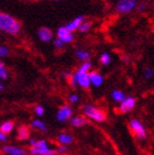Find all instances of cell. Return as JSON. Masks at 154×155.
<instances>
[{"mask_svg": "<svg viewBox=\"0 0 154 155\" xmlns=\"http://www.w3.org/2000/svg\"><path fill=\"white\" fill-rule=\"evenodd\" d=\"M28 143L30 145L29 153L31 155H59L56 149L51 147L48 141L31 137Z\"/></svg>", "mask_w": 154, "mask_h": 155, "instance_id": "1", "label": "cell"}, {"mask_svg": "<svg viewBox=\"0 0 154 155\" xmlns=\"http://www.w3.org/2000/svg\"><path fill=\"white\" fill-rule=\"evenodd\" d=\"M145 8H146V5H145V3H140L139 7H138V10H139V11H143V10H145Z\"/></svg>", "mask_w": 154, "mask_h": 155, "instance_id": "32", "label": "cell"}, {"mask_svg": "<svg viewBox=\"0 0 154 155\" xmlns=\"http://www.w3.org/2000/svg\"><path fill=\"white\" fill-rule=\"evenodd\" d=\"M79 99H80V97H79V95H78V94L73 93V94H71V95L68 96L67 100H68V102H69V104H77V102L79 101Z\"/></svg>", "mask_w": 154, "mask_h": 155, "instance_id": "26", "label": "cell"}, {"mask_svg": "<svg viewBox=\"0 0 154 155\" xmlns=\"http://www.w3.org/2000/svg\"><path fill=\"white\" fill-rule=\"evenodd\" d=\"M89 76H90L92 85L94 87H100L104 84V77H102V75L100 73L96 72V71H92L89 73Z\"/></svg>", "mask_w": 154, "mask_h": 155, "instance_id": "17", "label": "cell"}, {"mask_svg": "<svg viewBox=\"0 0 154 155\" xmlns=\"http://www.w3.org/2000/svg\"><path fill=\"white\" fill-rule=\"evenodd\" d=\"M69 124L75 128H82L88 124V119L85 116H74L69 120Z\"/></svg>", "mask_w": 154, "mask_h": 155, "instance_id": "16", "label": "cell"}, {"mask_svg": "<svg viewBox=\"0 0 154 155\" xmlns=\"http://www.w3.org/2000/svg\"><path fill=\"white\" fill-rule=\"evenodd\" d=\"M0 78H1V81L8 79V71L3 63H0Z\"/></svg>", "mask_w": 154, "mask_h": 155, "instance_id": "23", "label": "cell"}, {"mask_svg": "<svg viewBox=\"0 0 154 155\" xmlns=\"http://www.w3.org/2000/svg\"><path fill=\"white\" fill-rule=\"evenodd\" d=\"M30 129L35 130V131L42 132V133H46L48 132V127L41 119H33L30 123Z\"/></svg>", "mask_w": 154, "mask_h": 155, "instance_id": "15", "label": "cell"}, {"mask_svg": "<svg viewBox=\"0 0 154 155\" xmlns=\"http://www.w3.org/2000/svg\"><path fill=\"white\" fill-rule=\"evenodd\" d=\"M38 36L42 42H50L53 39V32H52L51 29H49V28L43 27V28H41V29H38Z\"/></svg>", "mask_w": 154, "mask_h": 155, "instance_id": "14", "label": "cell"}, {"mask_svg": "<svg viewBox=\"0 0 154 155\" xmlns=\"http://www.w3.org/2000/svg\"><path fill=\"white\" fill-rule=\"evenodd\" d=\"M136 101L133 97H127V98L120 104V106H119V111H120L121 114L130 112V111L136 107Z\"/></svg>", "mask_w": 154, "mask_h": 155, "instance_id": "10", "label": "cell"}, {"mask_svg": "<svg viewBox=\"0 0 154 155\" xmlns=\"http://www.w3.org/2000/svg\"><path fill=\"white\" fill-rule=\"evenodd\" d=\"M84 21H85V17H84V15H78V17H76L75 19H73L71 22H68L65 27L67 28L71 32L74 33V31L79 30L80 25H82V23H83Z\"/></svg>", "mask_w": 154, "mask_h": 155, "instance_id": "13", "label": "cell"}, {"mask_svg": "<svg viewBox=\"0 0 154 155\" xmlns=\"http://www.w3.org/2000/svg\"><path fill=\"white\" fill-rule=\"evenodd\" d=\"M7 140H8V137H7V134H5V133H1V132H0V141H1V142H7Z\"/></svg>", "mask_w": 154, "mask_h": 155, "instance_id": "31", "label": "cell"}, {"mask_svg": "<svg viewBox=\"0 0 154 155\" xmlns=\"http://www.w3.org/2000/svg\"><path fill=\"white\" fill-rule=\"evenodd\" d=\"M76 57L79 61H83V62H87L90 58V54L88 51H85V50H78L76 52Z\"/></svg>", "mask_w": 154, "mask_h": 155, "instance_id": "20", "label": "cell"}, {"mask_svg": "<svg viewBox=\"0 0 154 155\" xmlns=\"http://www.w3.org/2000/svg\"><path fill=\"white\" fill-rule=\"evenodd\" d=\"M1 152L5 155H28L29 151L22 146L17 145H3L1 147Z\"/></svg>", "mask_w": 154, "mask_h": 155, "instance_id": "8", "label": "cell"}, {"mask_svg": "<svg viewBox=\"0 0 154 155\" xmlns=\"http://www.w3.org/2000/svg\"><path fill=\"white\" fill-rule=\"evenodd\" d=\"M34 114L38 118H41V117L44 116V107L41 106V104H38L34 107Z\"/></svg>", "mask_w": 154, "mask_h": 155, "instance_id": "25", "label": "cell"}, {"mask_svg": "<svg viewBox=\"0 0 154 155\" xmlns=\"http://www.w3.org/2000/svg\"><path fill=\"white\" fill-rule=\"evenodd\" d=\"M54 1H59V0H54Z\"/></svg>", "mask_w": 154, "mask_h": 155, "instance_id": "33", "label": "cell"}, {"mask_svg": "<svg viewBox=\"0 0 154 155\" xmlns=\"http://www.w3.org/2000/svg\"><path fill=\"white\" fill-rule=\"evenodd\" d=\"M9 48H7L6 45H1L0 46V56L1 57H6L9 55Z\"/></svg>", "mask_w": 154, "mask_h": 155, "instance_id": "29", "label": "cell"}, {"mask_svg": "<svg viewBox=\"0 0 154 155\" xmlns=\"http://www.w3.org/2000/svg\"><path fill=\"white\" fill-rule=\"evenodd\" d=\"M64 45H65V43H64V42H62L61 40H59V39L54 40V48H57V50H61V48H64Z\"/></svg>", "mask_w": 154, "mask_h": 155, "instance_id": "30", "label": "cell"}, {"mask_svg": "<svg viewBox=\"0 0 154 155\" xmlns=\"http://www.w3.org/2000/svg\"><path fill=\"white\" fill-rule=\"evenodd\" d=\"M30 127L27 125H20L17 129V139L19 141H29L31 137H30Z\"/></svg>", "mask_w": 154, "mask_h": 155, "instance_id": "12", "label": "cell"}, {"mask_svg": "<svg viewBox=\"0 0 154 155\" xmlns=\"http://www.w3.org/2000/svg\"><path fill=\"white\" fill-rule=\"evenodd\" d=\"M136 5H138V0H119L116 5V10L121 15H126L132 11L136 7Z\"/></svg>", "mask_w": 154, "mask_h": 155, "instance_id": "6", "label": "cell"}, {"mask_svg": "<svg viewBox=\"0 0 154 155\" xmlns=\"http://www.w3.org/2000/svg\"><path fill=\"white\" fill-rule=\"evenodd\" d=\"M92 63L89 62V61H87V62H83V64L78 67V69L77 71H80V72H84V73H90L92 71Z\"/></svg>", "mask_w": 154, "mask_h": 155, "instance_id": "21", "label": "cell"}, {"mask_svg": "<svg viewBox=\"0 0 154 155\" xmlns=\"http://www.w3.org/2000/svg\"><path fill=\"white\" fill-rule=\"evenodd\" d=\"M56 141L57 143L61 144V145L68 146L74 143V137L71 133H68V132H61V133L57 134Z\"/></svg>", "mask_w": 154, "mask_h": 155, "instance_id": "11", "label": "cell"}, {"mask_svg": "<svg viewBox=\"0 0 154 155\" xmlns=\"http://www.w3.org/2000/svg\"><path fill=\"white\" fill-rule=\"evenodd\" d=\"M90 28H92V22H90V21H84L83 23H82V25H80V28H79V31L80 32H83V33L88 32Z\"/></svg>", "mask_w": 154, "mask_h": 155, "instance_id": "24", "label": "cell"}, {"mask_svg": "<svg viewBox=\"0 0 154 155\" xmlns=\"http://www.w3.org/2000/svg\"><path fill=\"white\" fill-rule=\"evenodd\" d=\"M111 98H112V100L115 102L121 104L127 97H126L123 91H121V90H119V89H115V90H112V93H111Z\"/></svg>", "mask_w": 154, "mask_h": 155, "instance_id": "19", "label": "cell"}, {"mask_svg": "<svg viewBox=\"0 0 154 155\" xmlns=\"http://www.w3.org/2000/svg\"><path fill=\"white\" fill-rule=\"evenodd\" d=\"M13 130H15V122L11 121V120L3 121V122L0 124V132H1V133L10 134Z\"/></svg>", "mask_w": 154, "mask_h": 155, "instance_id": "18", "label": "cell"}, {"mask_svg": "<svg viewBox=\"0 0 154 155\" xmlns=\"http://www.w3.org/2000/svg\"><path fill=\"white\" fill-rule=\"evenodd\" d=\"M0 30L10 35H17L21 30V24L15 17L9 13H0Z\"/></svg>", "mask_w": 154, "mask_h": 155, "instance_id": "2", "label": "cell"}, {"mask_svg": "<svg viewBox=\"0 0 154 155\" xmlns=\"http://www.w3.org/2000/svg\"><path fill=\"white\" fill-rule=\"evenodd\" d=\"M74 74L75 81H76L77 87H80L83 89H88L92 86V81H90V76L89 73H84L80 71H76Z\"/></svg>", "mask_w": 154, "mask_h": 155, "instance_id": "7", "label": "cell"}, {"mask_svg": "<svg viewBox=\"0 0 154 155\" xmlns=\"http://www.w3.org/2000/svg\"><path fill=\"white\" fill-rule=\"evenodd\" d=\"M73 118V109L69 104H63L59 108L56 112V120L61 123L69 122V120Z\"/></svg>", "mask_w": 154, "mask_h": 155, "instance_id": "5", "label": "cell"}, {"mask_svg": "<svg viewBox=\"0 0 154 155\" xmlns=\"http://www.w3.org/2000/svg\"><path fill=\"white\" fill-rule=\"evenodd\" d=\"M57 39L61 40L62 42H64V43H71L73 40H74V34H73V32H71V31L68 30L67 28L64 25V27H59V29H57Z\"/></svg>", "mask_w": 154, "mask_h": 155, "instance_id": "9", "label": "cell"}, {"mask_svg": "<svg viewBox=\"0 0 154 155\" xmlns=\"http://www.w3.org/2000/svg\"><path fill=\"white\" fill-rule=\"evenodd\" d=\"M143 75H144V78L146 79H150L154 76V71L150 67H145L144 68V72H143Z\"/></svg>", "mask_w": 154, "mask_h": 155, "instance_id": "28", "label": "cell"}, {"mask_svg": "<svg viewBox=\"0 0 154 155\" xmlns=\"http://www.w3.org/2000/svg\"><path fill=\"white\" fill-rule=\"evenodd\" d=\"M82 111L83 114L86 117L87 119L95 121V122H104L107 119V114L106 111L102 110L101 108H98L94 104H86L82 107Z\"/></svg>", "mask_w": 154, "mask_h": 155, "instance_id": "3", "label": "cell"}, {"mask_svg": "<svg viewBox=\"0 0 154 155\" xmlns=\"http://www.w3.org/2000/svg\"><path fill=\"white\" fill-rule=\"evenodd\" d=\"M56 151H57V154L59 155H65L66 153L68 152V147L65 145H61V144H59V145L56 146Z\"/></svg>", "mask_w": 154, "mask_h": 155, "instance_id": "27", "label": "cell"}, {"mask_svg": "<svg viewBox=\"0 0 154 155\" xmlns=\"http://www.w3.org/2000/svg\"><path fill=\"white\" fill-rule=\"evenodd\" d=\"M129 127H130V130L132 131L134 137L138 139L139 141H144L146 139V130H145L144 125L142 124V122L138 119H132L130 120L129 122Z\"/></svg>", "mask_w": 154, "mask_h": 155, "instance_id": "4", "label": "cell"}, {"mask_svg": "<svg viewBox=\"0 0 154 155\" xmlns=\"http://www.w3.org/2000/svg\"><path fill=\"white\" fill-rule=\"evenodd\" d=\"M99 61H100V63L102 65L107 66V65H109L110 62H111V56H110V54H108V53H102L100 55Z\"/></svg>", "mask_w": 154, "mask_h": 155, "instance_id": "22", "label": "cell"}]
</instances>
